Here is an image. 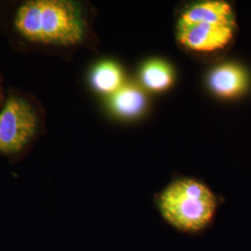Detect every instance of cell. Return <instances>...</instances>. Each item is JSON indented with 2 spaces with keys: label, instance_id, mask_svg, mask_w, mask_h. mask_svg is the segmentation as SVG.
<instances>
[{
  "label": "cell",
  "instance_id": "cell-1",
  "mask_svg": "<svg viewBox=\"0 0 251 251\" xmlns=\"http://www.w3.org/2000/svg\"><path fill=\"white\" fill-rule=\"evenodd\" d=\"M16 36L30 45L73 48L88 34L80 6L69 0H28L21 3L11 19Z\"/></svg>",
  "mask_w": 251,
  "mask_h": 251
},
{
  "label": "cell",
  "instance_id": "cell-2",
  "mask_svg": "<svg viewBox=\"0 0 251 251\" xmlns=\"http://www.w3.org/2000/svg\"><path fill=\"white\" fill-rule=\"evenodd\" d=\"M235 21L225 1L206 0L183 9L177 22V38L189 50L209 53L223 50L233 40Z\"/></svg>",
  "mask_w": 251,
  "mask_h": 251
},
{
  "label": "cell",
  "instance_id": "cell-3",
  "mask_svg": "<svg viewBox=\"0 0 251 251\" xmlns=\"http://www.w3.org/2000/svg\"><path fill=\"white\" fill-rule=\"evenodd\" d=\"M157 207L171 226L182 233L203 232L213 221L217 198L206 184L197 179H176L156 198Z\"/></svg>",
  "mask_w": 251,
  "mask_h": 251
},
{
  "label": "cell",
  "instance_id": "cell-4",
  "mask_svg": "<svg viewBox=\"0 0 251 251\" xmlns=\"http://www.w3.org/2000/svg\"><path fill=\"white\" fill-rule=\"evenodd\" d=\"M41 124L36 102L21 93H10L0 112V155H22L36 140Z\"/></svg>",
  "mask_w": 251,
  "mask_h": 251
},
{
  "label": "cell",
  "instance_id": "cell-5",
  "mask_svg": "<svg viewBox=\"0 0 251 251\" xmlns=\"http://www.w3.org/2000/svg\"><path fill=\"white\" fill-rule=\"evenodd\" d=\"M210 90L216 95L231 99L241 95L249 85V76L236 63H226L216 66L208 77Z\"/></svg>",
  "mask_w": 251,
  "mask_h": 251
},
{
  "label": "cell",
  "instance_id": "cell-6",
  "mask_svg": "<svg viewBox=\"0 0 251 251\" xmlns=\"http://www.w3.org/2000/svg\"><path fill=\"white\" fill-rule=\"evenodd\" d=\"M92 87L101 94H115L123 87V73L117 63L102 62L91 73Z\"/></svg>",
  "mask_w": 251,
  "mask_h": 251
},
{
  "label": "cell",
  "instance_id": "cell-7",
  "mask_svg": "<svg viewBox=\"0 0 251 251\" xmlns=\"http://www.w3.org/2000/svg\"><path fill=\"white\" fill-rule=\"evenodd\" d=\"M111 106L121 117H136L145 107V97L134 86H123L112 95Z\"/></svg>",
  "mask_w": 251,
  "mask_h": 251
},
{
  "label": "cell",
  "instance_id": "cell-8",
  "mask_svg": "<svg viewBox=\"0 0 251 251\" xmlns=\"http://www.w3.org/2000/svg\"><path fill=\"white\" fill-rule=\"evenodd\" d=\"M141 78L148 90L164 91L173 83V72L168 63L160 60H151L143 66Z\"/></svg>",
  "mask_w": 251,
  "mask_h": 251
},
{
  "label": "cell",
  "instance_id": "cell-9",
  "mask_svg": "<svg viewBox=\"0 0 251 251\" xmlns=\"http://www.w3.org/2000/svg\"><path fill=\"white\" fill-rule=\"evenodd\" d=\"M2 100V90H1V85H0V101Z\"/></svg>",
  "mask_w": 251,
  "mask_h": 251
}]
</instances>
